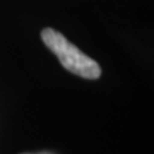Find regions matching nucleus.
<instances>
[{"label":"nucleus","mask_w":154,"mask_h":154,"mask_svg":"<svg viewBox=\"0 0 154 154\" xmlns=\"http://www.w3.org/2000/svg\"><path fill=\"white\" fill-rule=\"evenodd\" d=\"M41 37L44 44L58 57L62 66L72 73L90 80L98 79L102 73L99 64L71 44L60 32L53 28H44Z\"/></svg>","instance_id":"nucleus-1"}]
</instances>
